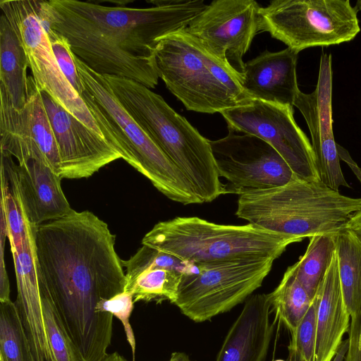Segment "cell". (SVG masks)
Masks as SVG:
<instances>
[{"instance_id":"obj_31","label":"cell","mask_w":361,"mask_h":361,"mask_svg":"<svg viewBox=\"0 0 361 361\" xmlns=\"http://www.w3.org/2000/svg\"><path fill=\"white\" fill-rule=\"evenodd\" d=\"M0 176L1 214L4 215L6 220L7 238L12 249L23 244L27 233V224L21 207L11 191L6 176L1 171H0Z\"/></svg>"},{"instance_id":"obj_28","label":"cell","mask_w":361,"mask_h":361,"mask_svg":"<svg viewBox=\"0 0 361 361\" xmlns=\"http://www.w3.org/2000/svg\"><path fill=\"white\" fill-rule=\"evenodd\" d=\"M0 303V359L35 361L16 302Z\"/></svg>"},{"instance_id":"obj_3","label":"cell","mask_w":361,"mask_h":361,"mask_svg":"<svg viewBox=\"0 0 361 361\" xmlns=\"http://www.w3.org/2000/svg\"><path fill=\"white\" fill-rule=\"evenodd\" d=\"M361 209V198L342 195L321 181L298 178L286 185L239 196L235 215L262 228L298 238L337 235Z\"/></svg>"},{"instance_id":"obj_39","label":"cell","mask_w":361,"mask_h":361,"mask_svg":"<svg viewBox=\"0 0 361 361\" xmlns=\"http://www.w3.org/2000/svg\"><path fill=\"white\" fill-rule=\"evenodd\" d=\"M102 361H127L118 353H113L107 354L106 356Z\"/></svg>"},{"instance_id":"obj_24","label":"cell","mask_w":361,"mask_h":361,"mask_svg":"<svg viewBox=\"0 0 361 361\" xmlns=\"http://www.w3.org/2000/svg\"><path fill=\"white\" fill-rule=\"evenodd\" d=\"M29 68L25 49L10 23L0 17V94L11 104L22 109L29 92Z\"/></svg>"},{"instance_id":"obj_33","label":"cell","mask_w":361,"mask_h":361,"mask_svg":"<svg viewBox=\"0 0 361 361\" xmlns=\"http://www.w3.org/2000/svg\"><path fill=\"white\" fill-rule=\"evenodd\" d=\"M133 305V294L128 291H123L109 299L100 301L97 306V310L99 312H109L121 322L134 358L135 339L129 321Z\"/></svg>"},{"instance_id":"obj_2","label":"cell","mask_w":361,"mask_h":361,"mask_svg":"<svg viewBox=\"0 0 361 361\" xmlns=\"http://www.w3.org/2000/svg\"><path fill=\"white\" fill-rule=\"evenodd\" d=\"M103 76L125 109L187 178L201 203L224 195L209 140L149 88L126 78Z\"/></svg>"},{"instance_id":"obj_12","label":"cell","mask_w":361,"mask_h":361,"mask_svg":"<svg viewBox=\"0 0 361 361\" xmlns=\"http://www.w3.org/2000/svg\"><path fill=\"white\" fill-rule=\"evenodd\" d=\"M293 107L253 99L220 114L229 131L252 135L274 147L298 179L321 181L312 145L293 117Z\"/></svg>"},{"instance_id":"obj_5","label":"cell","mask_w":361,"mask_h":361,"mask_svg":"<svg viewBox=\"0 0 361 361\" xmlns=\"http://www.w3.org/2000/svg\"><path fill=\"white\" fill-rule=\"evenodd\" d=\"M301 240L255 225L218 224L197 216L160 221L145 234L142 245L195 264L239 259H277Z\"/></svg>"},{"instance_id":"obj_19","label":"cell","mask_w":361,"mask_h":361,"mask_svg":"<svg viewBox=\"0 0 361 361\" xmlns=\"http://www.w3.org/2000/svg\"><path fill=\"white\" fill-rule=\"evenodd\" d=\"M121 262L126 268L124 291L133 294L134 303L167 300L174 304L183 275L199 271L197 265L192 262L145 245Z\"/></svg>"},{"instance_id":"obj_17","label":"cell","mask_w":361,"mask_h":361,"mask_svg":"<svg viewBox=\"0 0 361 361\" xmlns=\"http://www.w3.org/2000/svg\"><path fill=\"white\" fill-rule=\"evenodd\" d=\"M332 59L331 54L320 57L318 81L314 90L300 91L294 106L302 114L309 128L312 147L320 180L334 190L350 188L340 164L337 145L333 132Z\"/></svg>"},{"instance_id":"obj_8","label":"cell","mask_w":361,"mask_h":361,"mask_svg":"<svg viewBox=\"0 0 361 361\" xmlns=\"http://www.w3.org/2000/svg\"><path fill=\"white\" fill-rule=\"evenodd\" d=\"M349 0H274L259 11V30L300 52L353 39L360 31Z\"/></svg>"},{"instance_id":"obj_42","label":"cell","mask_w":361,"mask_h":361,"mask_svg":"<svg viewBox=\"0 0 361 361\" xmlns=\"http://www.w3.org/2000/svg\"><path fill=\"white\" fill-rule=\"evenodd\" d=\"M0 361H3L1 359H0Z\"/></svg>"},{"instance_id":"obj_35","label":"cell","mask_w":361,"mask_h":361,"mask_svg":"<svg viewBox=\"0 0 361 361\" xmlns=\"http://www.w3.org/2000/svg\"><path fill=\"white\" fill-rule=\"evenodd\" d=\"M6 224L3 214H1L0 221V302L10 299V283L4 261V250L6 245Z\"/></svg>"},{"instance_id":"obj_4","label":"cell","mask_w":361,"mask_h":361,"mask_svg":"<svg viewBox=\"0 0 361 361\" xmlns=\"http://www.w3.org/2000/svg\"><path fill=\"white\" fill-rule=\"evenodd\" d=\"M74 59L83 87L80 97L104 138L121 159L171 200L183 204L201 203L187 178L125 109L105 78L75 55Z\"/></svg>"},{"instance_id":"obj_18","label":"cell","mask_w":361,"mask_h":361,"mask_svg":"<svg viewBox=\"0 0 361 361\" xmlns=\"http://www.w3.org/2000/svg\"><path fill=\"white\" fill-rule=\"evenodd\" d=\"M56 141L62 178H89L121 154L100 136L41 91Z\"/></svg>"},{"instance_id":"obj_9","label":"cell","mask_w":361,"mask_h":361,"mask_svg":"<svg viewBox=\"0 0 361 361\" xmlns=\"http://www.w3.org/2000/svg\"><path fill=\"white\" fill-rule=\"evenodd\" d=\"M72 9L94 21L120 47L131 54L153 57L164 37L183 30L207 6L203 0L152 1L155 6L136 8L105 6L65 0Z\"/></svg>"},{"instance_id":"obj_22","label":"cell","mask_w":361,"mask_h":361,"mask_svg":"<svg viewBox=\"0 0 361 361\" xmlns=\"http://www.w3.org/2000/svg\"><path fill=\"white\" fill-rule=\"evenodd\" d=\"M298 52L288 47L264 51L245 63L241 85L253 99L293 107L298 87Z\"/></svg>"},{"instance_id":"obj_29","label":"cell","mask_w":361,"mask_h":361,"mask_svg":"<svg viewBox=\"0 0 361 361\" xmlns=\"http://www.w3.org/2000/svg\"><path fill=\"white\" fill-rule=\"evenodd\" d=\"M39 284L44 324L51 361H82L45 286L39 279Z\"/></svg>"},{"instance_id":"obj_6","label":"cell","mask_w":361,"mask_h":361,"mask_svg":"<svg viewBox=\"0 0 361 361\" xmlns=\"http://www.w3.org/2000/svg\"><path fill=\"white\" fill-rule=\"evenodd\" d=\"M154 61L159 77L187 110L221 113L252 100L240 78L183 30L160 40Z\"/></svg>"},{"instance_id":"obj_25","label":"cell","mask_w":361,"mask_h":361,"mask_svg":"<svg viewBox=\"0 0 361 361\" xmlns=\"http://www.w3.org/2000/svg\"><path fill=\"white\" fill-rule=\"evenodd\" d=\"M336 252L343 300L353 316L361 309V243L345 229L336 236Z\"/></svg>"},{"instance_id":"obj_14","label":"cell","mask_w":361,"mask_h":361,"mask_svg":"<svg viewBox=\"0 0 361 361\" xmlns=\"http://www.w3.org/2000/svg\"><path fill=\"white\" fill-rule=\"evenodd\" d=\"M259 6L254 0H215L183 30L232 70L240 81L243 57L259 30Z\"/></svg>"},{"instance_id":"obj_32","label":"cell","mask_w":361,"mask_h":361,"mask_svg":"<svg viewBox=\"0 0 361 361\" xmlns=\"http://www.w3.org/2000/svg\"><path fill=\"white\" fill-rule=\"evenodd\" d=\"M44 27L47 33L53 54L59 68L71 86L80 96L83 92V87L75 66V54L68 39L51 28Z\"/></svg>"},{"instance_id":"obj_34","label":"cell","mask_w":361,"mask_h":361,"mask_svg":"<svg viewBox=\"0 0 361 361\" xmlns=\"http://www.w3.org/2000/svg\"><path fill=\"white\" fill-rule=\"evenodd\" d=\"M345 361H361V309L350 316Z\"/></svg>"},{"instance_id":"obj_26","label":"cell","mask_w":361,"mask_h":361,"mask_svg":"<svg viewBox=\"0 0 361 361\" xmlns=\"http://www.w3.org/2000/svg\"><path fill=\"white\" fill-rule=\"evenodd\" d=\"M336 236L320 235L310 238L305 254L292 265L298 281L312 299L331 263L336 252Z\"/></svg>"},{"instance_id":"obj_38","label":"cell","mask_w":361,"mask_h":361,"mask_svg":"<svg viewBox=\"0 0 361 361\" xmlns=\"http://www.w3.org/2000/svg\"><path fill=\"white\" fill-rule=\"evenodd\" d=\"M168 361H195L183 352H174L171 354V358Z\"/></svg>"},{"instance_id":"obj_40","label":"cell","mask_w":361,"mask_h":361,"mask_svg":"<svg viewBox=\"0 0 361 361\" xmlns=\"http://www.w3.org/2000/svg\"><path fill=\"white\" fill-rule=\"evenodd\" d=\"M355 8L357 11V12L359 11L360 10H361V0H358L357 1Z\"/></svg>"},{"instance_id":"obj_36","label":"cell","mask_w":361,"mask_h":361,"mask_svg":"<svg viewBox=\"0 0 361 361\" xmlns=\"http://www.w3.org/2000/svg\"><path fill=\"white\" fill-rule=\"evenodd\" d=\"M345 230L350 231L361 243V209L351 217Z\"/></svg>"},{"instance_id":"obj_16","label":"cell","mask_w":361,"mask_h":361,"mask_svg":"<svg viewBox=\"0 0 361 361\" xmlns=\"http://www.w3.org/2000/svg\"><path fill=\"white\" fill-rule=\"evenodd\" d=\"M17 161L1 154L0 171L31 224L60 219L73 210L62 190V177L47 161L30 157Z\"/></svg>"},{"instance_id":"obj_7","label":"cell","mask_w":361,"mask_h":361,"mask_svg":"<svg viewBox=\"0 0 361 361\" xmlns=\"http://www.w3.org/2000/svg\"><path fill=\"white\" fill-rule=\"evenodd\" d=\"M37 5L42 25L64 36L73 54L96 73L130 79L148 88L158 84L154 56L125 51L94 21L72 9L65 0H37Z\"/></svg>"},{"instance_id":"obj_30","label":"cell","mask_w":361,"mask_h":361,"mask_svg":"<svg viewBox=\"0 0 361 361\" xmlns=\"http://www.w3.org/2000/svg\"><path fill=\"white\" fill-rule=\"evenodd\" d=\"M322 285V284H321ZM320 287L307 312L292 332L288 345L289 361H314L317 334V315Z\"/></svg>"},{"instance_id":"obj_11","label":"cell","mask_w":361,"mask_h":361,"mask_svg":"<svg viewBox=\"0 0 361 361\" xmlns=\"http://www.w3.org/2000/svg\"><path fill=\"white\" fill-rule=\"evenodd\" d=\"M0 8L22 43L32 76L39 90L104 138L84 100L58 66L38 16L37 0H1Z\"/></svg>"},{"instance_id":"obj_23","label":"cell","mask_w":361,"mask_h":361,"mask_svg":"<svg viewBox=\"0 0 361 361\" xmlns=\"http://www.w3.org/2000/svg\"><path fill=\"white\" fill-rule=\"evenodd\" d=\"M350 316L343 297L336 252L320 288L314 361H331L348 332Z\"/></svg>"},{"instance_id":"obj_13","label":"cell","mask_w":361,"mask_h":361,"mask_svg":"<svg viewBox=\"0 0 361 361\" xmlns=\"http://www.w3.org/2000/svg\"><path fill=\"white\" fill-rule=\"evenodd\" d=\"M209 144L219 175L226 180L224 195L240 196L281 186L297 178L279 153L255 135L229 131Z\"/></svg>"},{"instance_id":"obj_41","label":"cell","mask_w":361,"mask_h":361,"mask_svg":"<svg viewBox=\"0 0 361 361\" xmlns=\"http://www.w3.org/2000/svg\"><path fill=\"white\" fill-rule=\"evenodd\" d=\"M274 361H285V360L279 359V360H274Z\"/></svg>"},{"instance_id":"obj_27","label":"cell","mask_w":361,"mask_h":361,"mask_svg":"<svg viewBox=\"0 0 361 361\" xmlns=\"http://www.w3.org/2000/svg\"><path fill=\"white\" fill-rule=\"evenodd\" d=\"M269 294L272 310L291 334L313 300L298 281L293 266L288 267L278 286Z\"/></svg>"},{"instance_id":"obj_15","label":"cell","mask_w":361,"mask_h":361,"mask_svg":"<svg viewBox=\"0 0 361 361\" xmlns=\"http://www.w3.org/2000/svg\"><path fill=\"white\" fill-rule=\"evenodd\" d=\"M0 98L1 154L17 161L30 157L44 159L61 175L56 141L33 77L29 75L28 97L22 109L13 107L2 94Z\"/></svg>"},{"instance_id":"obj_37","label":"cell","mask_w":361,"mask_h":361,"mask_svg":"<svg viewBox=\"0 0 361 361\" xmlns=\"http://www.w3.org/2000/svg\"><path fill=\"white\" fill-rule=\"evenodd\" d=\"M339 158L345 161V163L351 168L352 171L357 176L358 180L361 183V169L357 165L350 156L348 151L339 145H337Z\"/></svg>"},{"instance_id":"obj_1","label":"cell","mask_w":361,"mask_h":361,"mask_svg":"<svg viewBox=\"0 0 361 361\" xmlns=\"http://www.w3.org/2000/svg\"><path fill=\"white\" fill-rule=\"evenodd\" d=\"M106 223L89 211L36 226L39 279L45 286L82 361L107 355L113 315L98 303L124 291L126 273Z\"/></svg>"},{"instance_id":"obj_21","label":"cell","mask_w":361,"mask_h":361,"mask_svg":"<svg viewBox=\"0 0 361 361\" xmlns=\"http://www.w3.org/2000/svg\"><path fill=\"white\" fill-rule=\"evenodd\" d=\"M270 294H256L247 299L230 328L216 361H265L275 322Z\"/></svg>"},{"instance_id":"obj_10","label":"cell","mask_w":361,"mask_h":361,"mask_svg":"<svg viewBox=\"0 0 361 361\" xmlns=\"http://www.w3.org/2000/svg\"><path fill=\"white\" fill-rule=\"evenodd\" d=\"M274 259H239L197 264L183 275L175 305L195 322L210 320L246 301L269 274Z\"/></svg>"},{"instance_id":"obj_20","label":"cell","mask_w":361,"mask_h":361,"mask_svg":"<svg viewBox=\"0 0 361 361\" xmlns=\"http://www.w3.org/2000/svg\"><path fill=\"white\" fill-rule=\"evenodd\" d=\"M23 244L11 249L17 283V305L35 361H51L44 324L37 269L35 228L27 219Z\"/></svg>"}]
</instances>
